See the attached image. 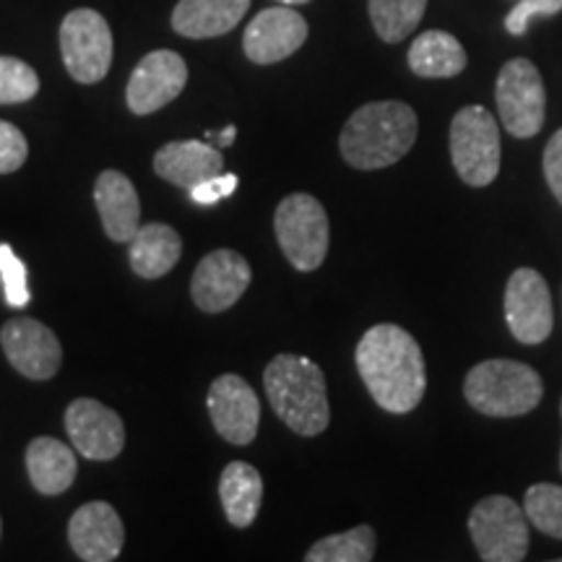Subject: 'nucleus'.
Returning a JSON list of instances; mask_svg holds the SVG:
<instances>
[{"label":"nucleus","mask_w":562,"mask_h":562,"mask_svg":"<svg viewBox=\"0 0 562 562\" xmlns=\"http://www.w3.org/2000/svg\"><path fill=\"white\" fill-rule=\"evenodd\" d=\"M355 362L362 383L381 409L409 414L425 398V355L417 339L396 323H378L364 331L355 349Z\"/></svg>","instance_id":"nucleus-1"},{"label":"nucleus","mask_w":562,"mask_h":562,"mask_svg":"<svg viewBox=\"0 0 562 562\" xmlns=\"http://www.w3.org/2000/svg\"><path fill=\"white\" fill-rule=\"evenodd\" d=\"M417 115L406 102H368L351 112L339 136L341 157L355 170H383L402 161L417 140Z\"/></svg>","instance_id":"nucleus-2"},{"label":"nucleus","mask_w":562,"mask_h":562,"mask_svg":"<svg viewBox=\"0 0 562 562\" xmlns=\"http://www.w3.org/2000/svg\"><path fill=\"white\" fill-rule=\"evenodd\" d=\"M263 385L277 417L302 438H315L331 422L326 375L307 357L277 355L266 364Z\"/></svg>","instance_id":"nucleus-3"},{"label":"nucleus","mask_w":562,"mask_h":562,"mask_svg":"<svg viewBox=\"0 0 562 562\" xmlns=\"http://www.w3.org/2000/svg\"><path fill=\"white\" fill-rule=\"evenodd\" d=\"M463 396L487 417H524L542 402L544 383L526 362L484 360L469 370Z\"/></svg>","instance_id":"nucleus-4"},{"label":"nucleus","mask_w":562,"mask_h":562,"mask_svg":"<svg viewBox=\"0 0 562 562\" xmlns=\"http://www.w3.org/2000/svg\"><path fill=\"white\" fill-rule=\"evenodd\" d=\"M273 232L286 261L297 271H315L326 261L331 227L323 203L311 193H292L281 199L273 214Z\"/></svg>","instance_id":"nucleus-5"},{"label":"nucleus","mask_w":562,"mask_h":562,"mask_svg":"<svg viewBox=\"0 0 562 562\" xmlns=\"http://www.w3.org/2000/svg\"><path fill=\"white\" fill-rule=\"evenodd\" d=\"M451 159L459 178L472 188H484L501 172V131L482 104L461 108L451 121Z\"/></svg>","instance_id":"nucleus-6"},{"label":"nucleus","mask_w":562,"mask_h":562,"mask_svg":"<svg viewBox=\"0 0 562 562\" xmlns=\"http://www.w3.org/2000/svg\"><path fill=\"white\" fill-rule=\"evenodd\" d=\"M469 533L484 562H521L529 552V516L505 495H490L474 505Z\"/></svg>","instance_id":"nucleus-7"},{"label":"nucleus","mask_w":562,"mask_h":562,"mask_svg":"<svg viewBox=\"0 0 562 562\" xmlns=\"http://www.w3.org/2000/svg\"><path fill=\"white\" fill-rule=\"evenodd\" d=\"M112 30L94 9L66 13L60 24V55L68 76L79 83H100L112 66Z\"/></svg>","instance_id":"nucleus-8"},{"label":"nucleus","mask_w":562,"mask_h":562,"mask_svg":"<svg viewBox=\"0 0 562 562\" xmlns=\"http://www.w3.org/2000/svg\"><path fill=\"white\" fill-rule=\"evenodd\" d=\"M497 115L516 138H531L544 128L547 94L539 68L526 58H513L497 74Z\"/></svg>","instance_id":"nucleus-9"},{"label":"nucleus","mask_w":562,"mask_h":562,"mask_svg":"<svg viewBox=\"0 0 562 562\" xmlns=\"http://www.w3.org/2000/svg\"><path fill=\"white\" fill-rule=\"evenodd\" d=\"M505 321L513 339L526 347L550 339L554 328L552 292L537 269H518L505 286Z\"/></svg>","instance_id":"nucleus-10"},{"label":"nucleus","mask_w":562,"mask_h":562,"mask_svg":"<svg viewBox=\"0 0 562 562\" xmlns=\"http://www.w3.org/2000/svg\"><path fill=\"white\" fill-rule=\"evenodd\" d=\"M0 347L13 370L30 381H50L63 364V347L53 328L34 318H13L0 328Z\"/></svg>","instance_id":"nucleus-11"},{"label":"nucleus","mask_w":562,"mask_h":562,"mask_svg":"<svg viewBox=\"0 0 562 562\" xmlns=\"http://www.w3.org/2000/svg\"><path fill=\"white\" fill-rule=\"evenodd\" d=\"M188 83V66L175 50H154L133 68L125 102L133 115H151L178 100Z\"/></svg>","instance_id":"nucleus-12"},{"label":"nucleus","mask_w":562,"mask_h":562,"mask_svg":"<svg viewBox=\"0 0 562 562\" xmlns=\"http://www.w3.org/2000/svg\"><path fill=\"white\" fill-rule=\"evenodd\" d=\"M209 417L214 430L232 446H250L258 435V422H261V402L248 381L240 375H220L211 383L209 396Z\"/></svg>","instance_id":"nucleus-13"},{"label":"nucleus","mask_w":562,"mask_h":562,"mask_svg":"<svg viewBox=\"0 0 562 562\" xmlns=\"http://www.w3.org/2000/svg\"><path fill=\"white\" fill-rule=\"evenodd\" d=\"M252 281L250 263L240 252L220 248L211 250L195 266L191 279V297L203 313H224L248 292Z\"/></svg>","instance_id":"nucleus-14"},{"label":"nucleus","mask_w":562,"mask_h":562,"mask_svg":"<svg viewBox=\"0 0 562 562\" xmlns=\"http://www.w3.org/2000/svg\"><path fill=\"white\" fill-rule=\"evenodd\" d=\"M70 446L89 461H112L123 453L125 425L121 414L97 398H76L66 409Z\"/></svg>","instance_id":"nucleus-15"},{"label":"nucleus","mask_w":562,"mask_h":562,"mask_svg":"<svg viewBox=\"0 0 562 562\" xmlns=\"http://www.w3.org/2000/svg\"><path fill=\"white\" fill-rule=\"evenodd\" d=\"M307 21L292 5H273L263 9L250 21L243 37V50L256 66H273L292 58L294 53L305 45Z\"/></svg>","instance_id":"nucleus-16"},{"label":"nucleus","mask_w":562,"mask_h":562,"mask_svg":"<svg viewBox=\"0 0 562 562\" xmlns=\"http://www.w3.org/2000/svg\"><path fill=\"white\" fill-rule=\"evenodd\" d=\"M68 542L83 562H110L123 552L125 529L117 510L104 501L81 505L68 521Z\"/></svg>","instance_id":"nucleus-17"},{"label":"nucleus","mask_w":562,"mask_h":562,"mask_svg":"<svg viewBox=\"0 0 562 562\" xmlns=\"http://www.w3.org/2000/svg\"><path fill=\"white\" fill-rule=\"evenodd\" d=\"M222 149L206 140H170L154 154V172L172 186L186 188L188 193L201 182L222 175Z\"/></svg>","instance_id":"nucleus-18"},{"label":"nucleus","mask_w":562,"mask_h":562,"mask_svg":"<svg viewBox=\"0 0 562 562\" xmlns=\"http://www.w3.org/2000/svg\"><path fill=\"white\" fill-rule=\"evenodd\" d=\"M94 203L104 235L112 243H131L140 227V201L131 178L121 170H104L94 182Z\"/></svg>","instance_id":"nucleus-19"},{"label":"nucleus","mask_w":562,"mask_h":562,"mask_svg":"<svg viewBox=\"0 0 562 562\" xmlns=\"http://www.w3.org/2000/svg\"><path fill=\"white\" fill-rule=\"evenodd\" d=\"M250 0H180L172 11V30L188 40L222 37L240 24Z\"/></svg>","instance_id":"nucleus-20"},{"label":"nucleus","mask_w":562,"mask_h":562,"mask_svg":"<svg viewBox=\"0 0 562 562\" xmlns=\"http://www.w3.org/2000/svg\"><path fill=\"white\" fill-rule=\"evenodd\" d=\"M182 256V240L170 224L151 222L140 224L128 243L131 269L140 279H161L178 266Z\"/></svg>","instance_id":"nucleus-21"},{"label":"nucleus","mask_w":562,"mask_h":562,"mask_svg":"<svg viewBox=\"0 0 562 562\" xmlns=\"http://www.w3.org/2000/svg\"><path fill=\"white\" fill-rule=\"evenodd\" d=\"M26 472L40 495H63L76 482L79 463H76L74 448H68L58 438L42 435L26 448Z\"/></svg>","instance_id":"nucleus-22"},{"label":"nucleus","mask_w":562,"mask_h":562,"mask_svg":"<svg viewBox=\"0 0 562 562\" xmlns=\"http://www.w3.org/2000/svg\"><path fill=\"white\" fill-rule=\"evenodd\" d=\"M220 497L227 521L235 529H248L263 503V476L248 461L227 463L220 476Z\"/></svg>","instance_id":"nucleus-23"},{"label":"nucleus","mask_w":562,"mask_h":562,"mask_svg":"<svg viewBox=\"0 0 562 562\" xmlns=\"http://www.w3.org/2000/svg\"><path fill=\"white\" fill-rule=\"evenodd\" d=\"M409 68L422 79H453L467 68V50L453 34L442 30L422 32L409 47Z\"/></svg>","instance_id":"nucleus-24"},{"label":"nucleus","mask_w":562,"mask_h":562,"mask_svg":"<svg viewBox=\"0 0 562 562\" xmlns=\"http://www.w3.org/2000/svg\"><path fill=\"white\" fill-rule=\"evenodd\" d=\"M425 9L427 0H368L372 26L389 45L409 37L425 16Z\"/></svg>","instance_id":"nucleus-25"},{"label":"nucleus","mask_w":562,"mask_h":562,"mask_svg":"<svg viewBox=\"0 0 562 562\" xmlns=\"http://www.w3.org/2000/svg\"><path fill=\"white\" fill-rule=\"evenodd\" d=\"M372 558H375V531L368 524L323 537L305 554L307 562H370Z\"/></svg>","instance_id":"nucleus-26"},{"label":"nucleus","mask_w":562,"mask_h":562,"mask_svg":"<svg viewBox=\"0 0 562 562\" xmlns=\"http://www.w3.org/2000/svg\"><path fill=\"white\" fill-rule=\"evenodd\" d=\"M524 510L531 526H537L547 537L562 539V487H558V484H531L526 490Z\"/></svg>","instance_id":"nucleus-27"},{"label":"nucleus","mask_w":562,"mask_h":562,"mask_svg":"<svg viewBox=\"0 0 562 562\" xmlns=\"http://www.w3.org/2000/svg\"><path fill=\"white\" fill-rule=\"evenodd\" d=\"M40 91V76L30 63L0 55V104L30 102Z\"/></svg>","instance_id":"nucleus-28"},{"label":"nucleus","mask_w":562,"mask_h":562,"mask_svg":"<svg viewBox=\"0 0 562 562\" xmlns=\"http://www.w3.org/2000/svg\"><path fill=\"white\" fill-rule=\"evenodd\" d=\"M0 279H3L5 290V302L11 307H26L30 305L32 294L30 284H26V266L21 258L13 252L11 245L0 243Z\"/></svg>","instance_id":"nucleus-29"},{"label":"nucleus","mask_w":562,"mask_h":562,"mask_svg":"<svg viewBox=\"0 0 562 562\" xmlns=\"http://www.w3.org/2000/svg\"><path fill=\"white\" fill-rule=\"evenodd\" d=\"M30 157V144L16 125L0 121V175H11L24 167Z\"/></svg>","instance_id":"nucleus-30"},{"label":"nucleus","mask_w":562,"mask_h":562,"mask_svg":"<svg viewBox=\"0 0 562 562\" xmlns=\"http://www.w3.org/2000/svg\"><path fill=\"white\" fill-rule=\"evenodd\" d=\"M562 11V0H516L513 11L505 16V30L513 37H521L529 30V21L537 16H558Z\"/></svg>","instance_id":"nucleus-31"},{"label":"nucleus","mask_w":562,"mask_h":562,"mask_svg":"<svg viewBox=\"0 0 562 562\" xmlns=\"http://www.w3.org/2000/svg\"><path fill=\"white\" fill-rule=\"evenodd\" d=\"M237 188V175H216V178H211L206 182H201V186H195L191 191V199L195 203H201V206H211V203L227 199V195L235 193Z\"/></svg>","instance_id":"nucleus-32"},{"label":"nucleus","mask_w":562,"mask_h":562,"mask_svg":"<svg viewBox=\"0 0 562 562\" xmlns=\"http://www.w3.org/2000/svg\"><path fill=\"white\" fill-rule=\"evenodd\" d=\"M544 178H547V186H550L552 195L560 201V206H562V128L554 133L544 149Z\"/></svg>","instance_id":"nucleus-33"},{"label":"nucleus","mask_w":562,"mask_h":562,"mask_svg":"<svg viewBox=\"0 0 562 562\" xmlns=\"http://www.w3.org/2000/svg\"><path fill=\"white\" fill-rule=\"evenodd\" d=\"M235 136H237V128H235V125H227V128L220 131V133H214V131H206V138L214 140V146H216V149H222V151L227 149V146L235 144Z\"/></svg>","instance_id":"nucleus-34"},{"label":"nucleus","mask_w":562,"mask_h":562,"mask_svg":"<svg viewBox=\"0 0 562 562\" xmlns=\"http://www.w3.org/2000/svg\"><path fill=\"white\" fill-rule=\"evenodd\" d=\"M277 3H284V5H302V3H311V0H277Z\"/></svg>","instance_id":"nucleus-35"},{"label":"nucleus","mask_w":562,"mask_h":562,"mask_svg":"<svg viewBox=\"0 0 562 562\" xmlns=\"http://www.w3.org/2000/svg\"><path fill=\"white\" fill-rule=\"evenodd\" d=\"M560 417H562V402H560ZM560 472H562V446H560Z\"/></svg>","instance_id":"nucleus-36"},{"label":"nucleus","mask_w":562,"mask_h":562,"mask_svg":"<svg viewBox=\"0 0 562 562\" xmlns=\"http://www.w3.org/2000/svg\"><path fill=\"white\" fill-rule=\"evenodd\" d=\"M0 537H3V521H0Z\"/></svg>","instance_id":"nucleus-37"}]
</instances>
